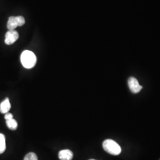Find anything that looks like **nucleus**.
Masks as SVG:
<instances>
[{
    "label": "nucleus",
    "mask_w": 160,
    "mask_h": 160,
    "mask_svg": "<svg viewBox=\"0 0 160 160\" xmlns=\"http://www.w3.org/2000/svg\"><path fill=\"white\" fill-rule=\"evenodd\" d=\"M20 59L23 67L28 69L34 67L37 61V58L34 53L30 51H23L21 55Z\"/></svg>",
    "instance_id": "nucleus-1"
},
{
    "label": "nucleus",
    "mask_w": 160,
    "mask_h": 160,
    "mask_svg": "<svg viewBox=\"0 0 160 160\" xmlns=\"http://www.w3.org/2000/svg\"><path fill=\"white\" fill-rule=\"evenodd\" d=\"M94 160V159H91V160Z\"/></svg>",
    "instance_id": "nucleus-12"
},
{
    "label": "nucleus",
    "mask_w": 160,
    "mask_h": 160,
    "mask_svg": "<svg viewBox=\"0 0 160 160\" xmlns=\"http://www.w3.org/2000/svg\"><path fill=\"white\" fill-rule=\"evenodd\" d=\"M19 35L17 31L15 30H8L6 34L5 43L8 45L13 44L18 39Z\"/></svg>",
    "instance_id": "nucleus-3"
},
{
    "label": "nucleus",
    "mask_w": 160,
    "mask_h": 160,
    "mask_svg": "<svg viewBox=\"0 0 160 160\" xmlns=\"http://www.w3.org/2000/svg\"><path fill=\"white\" fill-rule=\"evenodd\" d=\"M24 160H38V158L34 152H29L25 156Z\"/></svg>",
    "instance_id": "nucleus-10"
},
{
    "label": "nucleus",
    "mask_w": 160,
    "mask_h": 160,
    "mask_svg": "<svg viewBox=\"0 0 160 160\" xmlns=\"http://www.w3.org/2000/svg\"><path fill=\"white\" fill-rule=\"evenodd\" d=\"M58 156L61 160H72L73 153L69 149H63L59 151Z\"/></svg>",
    "instance_id": "nucleus-5"
},
{
    "label": "nucleus",
    "mask_w": 160,
    "mask_h": 160,
    "mask_svg": "<svg viewBox=\"0 0 160 160\" xmlns=\"http://www.w3.org/2000/svg\"><path fill=\"white\" fill-rule=\"evenodd\" d=\"M104 149L109 154L113 155H118L121 152V148L119 145L112 139H106L103 143Z\"/></svg>",
    "instance_id": "nucleus-2"
},
{
    "label": "nucleus",
    "mask_w": 160,
    "mask_h": 160,
    "mask_svg": "<svg viewBox=\"0 0 160 160\" xmlns=\"http://www.w3.org/2000/svg\"><path fill=\"white\" fill-rule=\"evenodd\" d=\"M7 26L9 30H14L16 28H17V27L18 26L17 16L16 17L11 16V17H9Z\"/></svg>",
    "instance_id": "nucleus-7"
},
{
    "label": "nucleus",
    "mask_w": 160,
    "mask_h": 160,
    "mask_svg": "<svg viewBox=\"0 0 160 160\" xmlns=\"http://www.w3.org/2000/svg\"><path fill=\"white\" fill-rule=\"evenodd\" d=\"M6 124L8 128L11 130H16L18 126L17 121L13 118L10 120H6Z\"/></svg>",
    "instance_id": "nucleus-9"
},
{
    "label": "nucleus",
    "mask_w": 160,
    "mask_h": 160,
    "mask_svg": "<svg viewBox=\"0 0 160 160\" xmlns=\"http://www.w3.org/2000/svg\"><path fill=\"white\" fill-rule=\"evenodd\" d=\"M6 149V138L3 134L0 133V154H2Z\"/></svg>",
    "instance_id": "nucleus-8"
},
{
    "label": "nucleus",
    "mask_w": 160,
    "mask_h": 160,
    "mask_svg": "<svg viewBox=\"0 0 160 160\" xmlns=\"http://www.w3.org/2000/svg\"><path fill=\"white\" fill-rule=\"evenodd\" d=\"M128 85L131 91L135 94L139 92L142 88V87L139 85L138 80L133 77H131L129 78Z\"/></svg>",
    "instance_id": "nucleus-4"
},
{
    "label": "nucleus",
    "mask_w": 160,
    "mask_h": 160,
    "mask_svg": "<svg viewBox=\"0 0 160 160\" xmlns=\"http://www.w3.org/2000/svg\"><path fill=\"white\" fill-rule=\"evenodd\" d=\"M11 108V104L10 102L9 98H6V99L0 104V112L1 113L6 114L8 113Z\"/></svg>",
    "instance_id": "nucleus-6"
},
{
    "label": "nucleus",
    "mask_w": 160,
    "mask_h": 160,
    "mask_svg": "<svg viewBox=\"0 0 160 160\" xmlns=\"http://www.w3.org/2000/svg\"><path fill=\"white\" fill-rule=\"evenodd\" d=\"M4 118H5L6 120H10V119H12L13 118V116H12V114L10 113H7L5 114Z\"/></svg>",
    "instance_id": "nucleus-11"
}]
</instances>
